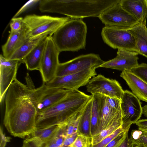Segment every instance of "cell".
Returning a JSON list of instances; mask_svg holds the SVG:
<instances>
[{"label":"cell","mask_w":147,"mask_h":147,"mask_svg":"<svg viewBox=\"0 0 147 147\" xmlns=\"http://www.w3.org/2000/svg\"><path fill=\"white\" fill-rule=\"evenodd\" d=\"M25 84L16 78L5 94L4 125L12 136L21 138L36 128L37 107L39 96L28 74Z\"/></svg>","instance_id":"cell-1"},{"label":"cell","mask_w":147,"mask_h":147,"mask_svg":"<svg viewBox=\"0 0 147 147\" xmlns=\"http://www.w3.org/2000/svg\"><path fill=\"white\" fill-rule=\"evenodd\" d=\"M120 0H41L39 9L42 12L57 13L71 18L98 17Z\"/></svg>","instance_id":"cell-2"},{"label":"cell","mask_w":147,"mask_h":147,"mask_svg":"<svg viewBox=\"0 0 147 147\" xmlns=\"http://www.w3.org/2000/svg\"><path fill=\"white\" fill-rule=\"evenodd\" d=\"M92 97L78 90H71L59 102L38 114L36 128L64 124L82 111Z\"/></svg>","instance_id":"cell-3"},{"label":"cell","mask_w":147,"mask_h":147,"mask_svg":"<svg viewBox=\"0 0 147 147\" xmlns=\"http://www.w3.org/2000/svg\"><path fill=\"white\" fill-rule=\"evenodd\" d=\"M87 27L81 19H71L59 28L52 36L61 52L76 51L85 49Z\"/></svg>","instance_id":"cell-4"},{"label":"cell","mask_w":147,"mask_h":147,"mask_svg":"<svg viewBox=\"0 0 147 147\" xmlns=\"http://www.w3.org/2000/svg\"><path fill=\"white\" fill-rule=\"evenodd\" d=\"M28 38L33 39L41 36H52L61 26L71 19L69 17H54L48 15L31 14L24 18Z\"/></svg>","instance_id":"cell-5"},{"label":"cell","mask_w":147,"mask_h":147,"mask_svg":"<svg viewBox=\"0 0 147 147\" xmlns=\"http://www.w3.org/2000/svg\"><path fill=\"white\" fill-rule=\"evenodd\" d=\"M120 1L105 11L98 17L105 26L128 30L141 23L122 7Z\"/></svg>","instance_id":"cell-6"},{"label":"cell","mask_w":147,"mask_h":147,"mask_svg":"<svg viewBox=\"0 0 147 147\" xmlns=\"http://www.w3.org/2000/svg\"><path fill=\"white\" fill-rule=\"evenodd\" d=\"M101 35L103 42L111 47L139 54L135 37L127 30L105 26L102 29Z\"/></svg>","instance_id":"cell-7"},{"label":"cell","mask_w":147,"mask_h":147,"mask_svg":"<svg viewBox=\"0 0 147 147\" xmlns=\"http://www.w3.org/2000/svg\"><path fill=\"white\" fill-rule=\"evenodd\" d=\"M104 62L98 54L90 53L81 55L67 61L59 63L55 76L61 77L92 68L96 69Z\"/></svg>","instance_id":"cell-8"},{"label":"cell","mask_w":147,"mask_h":147,"mask_svg":"<svg viewBox=\"0 0 147 147\" xmlns=\"http://www.w3.org/2000/svg\"><path fill=\"white\" fill-rule=\"evenodd\" d=\"M121 106L122 114L121 126L124 131H129L131 125L135 124L143 114L141 103L132 92L125 90L121 100Z\"/></svg>","instance_id":"cell-9"},{"label":"cell","mask_w":147,"mask_h":147,"mask_svg":"<svg viewBox=\"0 0 147 147\" xmlns=\"http://www.w3.org/2000/svg\"><path fill=\"white\" fill-rule=\"evenodd\" d=\"M45 48L42 58L39 71L44 83H47L56 76L59 63V56L60 52L55 45L52 36L46 37Z\"/></svg>","instance_id":"cell-10"},{"label":"cell","mask_w":147,"mask_h":147,"mask_svg":"<svg viewBox=\"0 0 147 147\" xmlns=\"http://www.w3.org/2000/svg\"><path fill=\"white\" fill-rule=\"evenodd\" d=\"M86 88L87 92L91 95L100 94L120 100L124 91L117 80L106 78L101 74L92 78Z\"/></svg>","instance_id":"cell-11"},{"label":"cell","mask_w":147,"mask_h":147,"mask_svg":"<svg viewBox=\"0 0 147 147\" xmlns=\"http://www.w3.org/2000/svg\"><path fill=\"white\" fill-rule=\"evenodd\" d=\"M95 68L61 77L55 76L45 83L50 87L58 88L71 90H78L86 85L90 80L97 75Z\"/></svg>","instance_id":"cell-12"},{"label":"cell","mask_w":147,"mask_h":147,"mask_svg":"<svg viewBox=\"0 0 147 147\" xmlns=\"http://www.w3.org/2000/svg\"><path fill=\"white\" fill-rule=\"evenodd\" d=\"M119 120H122L121 100L101 95L99 126L96 135Z\"/></svg>","instance_id":"cell-13"},{"label":"cell","mask_w":147,"mask_h":147,"mask_svg":"<svg viewBox=\"0 0 147 147\" xmlns=\"http://www.w3.org/2000/svg\"><path fill=\"white\" fill-rule=\"evenodd\" d=\"M0 102L4 100L7 91L16 78L17 71L22 63L19 60L0 57Z\"/></svg>","instance_id":"cell-14"},{"label":"cell","mask_w":147,"mask_h":147,"mask_svg":"<svg viewBox=\"0 0 147 147\" xmlns=\"http://www.w3.org/2000/svg\"><path fill=\"white\" fill-rule=\"evenodd\" d=\"M39 88V98L37 107L38 114L59 102L72 90L49 87L44 83Z\"/></svg>","instance_id":"cell-15"},{"label":"cell","mask_w":147,"mask_h":147,"mask_svg":"<svg viewBox=\"0 0 147 147\" xmlns=\"http://www.w3.org/2000/svg\"><path fill=\"white\" fill-rule=\"evenodd\" d=\"M138 54L122 49H118L116 57L104 61L99 67L110 68L121 71H131L138 65Z\"/></svg>","instance_id":"cell-16"},{"label":"cell","mask_w":147,"mask_h":147,"mask_svg":"<svg viewBox=\"0 0 147 147\" xmlns=\"http://www.w3.org/2000/svg\"><path fill=\"white\" fill-rule=\"evenodd\" d=\"M120 76L126 82L132 93L140 100L147 103V83L131 71H122Z\"/></svg>","instance_id":"cell-17"},{"label":"cell","mask_w":147,"mask_h":147,"mask_svg":"<svg viewBox=\"0 0 147 147\" xmlns=\"http://www.w3.org/2000/svg\"><path fill=\"white\" fill-rule=\"evenodd\" d=\"M28 39L27 30L24 24L20 31L16 32H10L7 41L2 47L3 55L7 59H9Z\"/></svg>","instance_id":"cell-18"},{"label":"cell","mask_w":147,"mask_h":147,"mask_svg":"<svg viewBox=\"0 0 147 147\" xmlns=\"http://www.w3.org/2000/svg\"><path fill=\"white\" fill-rule=\"evenodd\" d=\"M120 3L125 10L146 25L147 0H120Z\"/></svg>","instance_id":"cell-19"},{"label":"cell","mask_w":147,"mask_h":147,"mask_svg":"<svg viewBox=\"0 0 147 147\" xmlns=\"http://www.w3.org/2000/svg\"><path fill=\"white\" fill-rule=\"evenodd\" d=\"M46 38L42 40L25 57L24 63L27 69L39 70L40 64L45 48Z\"/></svg>","instance_id":"cell-20"},{"label":"cell","mask_w":147,"mask_h":147,"mask_svg":"<svg viewBox=\"0 0 147 147\" xmlns=\"http://www.w3.org/2000/svg\"><path fill=\"white\" fill-rule=\"evenodd\" d=\"M92 103V98L82 110L77 133V134L82 135L90 138H92L91 131Z\"/></svg>","instance_id":"cell-21"},{"label":"cell","mask_w":147,"mask_h":147,"mask_svg":"<svg viewBox=\"0 0 147 147\" xmlns=\"http://www.w3.org/2000/svg\"><path fill=\"white\" fill-rule=\"evenodd\" d=\"M48 35H45L33 39H28L11 56L9 59H16L24 63L26 56Z\"/></svg>","instance_id":"cell-22"},{"label":"cell","mask_w":147,"mask_h":147,"mask_svg":"<svg viewBox=\"0 0 147 147\" xmlns=\"http://www.w3.org/2000/svg\"><path fill=\"white\" fill-rule=\"evenodd\" d=\"M92 95L91 131L92 138L97 135L99 128L101 95L97 94Z\"/></svg>","instance_id":"cell-23"},{"label":"cell","mask_w":147,"mask_h":147,"mask_svg":"<svg viewBox=\"0 0 147 147\" xmlns=\"http://www.w3.org/2000/svg\"><path fill=\"white\" fill-rule=\"evenodd\" d=\"M60 125H54L43 128H36L30 135V136L38 137L46 144L55 134Z\"/></svg>","instance_id":"cell-24"},{"label":"cell","mask_w":147,"mask_h":147,"mask_svg":"<svg viewBox=\"0 0 147 147\" xmlns=\"http://www.w3.org/2000/svg\"><path fill=\"white\" fill-rule=\"evenodd\" d=\"M82 111L63 124L66 138L77 134Z\"/></svg>","instance_id":"cell-25"},{"label":"cell","mask_w":147,"mask_h":147,"mask_svg":"<svg viewBox=\"0 0 147 147\" xmlns=\"http://www.w3.org/2000/svg\"><path fill=\"white\" fill-rule=\"evenodd\" d=\"M130 138L132 147H147V131L132 130Z\"/></svg>","instance_id":"cell-26"},{"label":"cell","mask_w":147,"mask_h":147,"mask_svg":"<svg viewBox=\"0 0 147 147\" xmlns=\"http://www.w3.org/2000/svg\"><path fill=\"white\" fill-rule=\"evenodd\" d=\"M122 124V120L118 121L111 124L98 134L92 138L91 145L95 144L100 142L121 126Z\"/></svg>","instance_id":"cell-27"},{"label":"cell","mask_w":147,"mask_h":147,"mask_svg":"<svg viewBox=\"0 0 147 147\" xmlns=\"http://www.w3.org/2000/svg\"><path fill=\"white\" fill-rule=\"evenodd\" d=\"M130 33L135 37L136 45L139 51V54L147 58V40L140 35L134 33Z\"/></svg>","instance_id":"cell-28"},{"label":"cell","mask_w":147,"mask_h":147,"mask_svg":"<svg viewBox=\"0 0 147 147\" xmlns=\"http://www.w3.org/2000/svg\"><path fill=\"white\" fill-rule=\"evenodd\" d=\"M92 138L80 134H77L73 143L67 147H90Z\"/></svg>","instance_id":"cell-29"},{"label":"cell","mask_w":147,"mask_h":147,"mask_svg":"<svg viewBox=\"0 0 147 147\" xmlns=\"http://www.w3.org/2000/svg\"><path fill=\"white\" fill-rule=\"evenodd\" d=\"M131 71L147 83V64L142 63L138 64Z\"/></svg>","instance_id":"cell-30"},{"label":"cell","mask_w":147,"mask_h":147,"mask_svg":"<svg viewBox=\"0 0 147 147\" xmlns=\"http://www.w3.org/2000/svg\"><path fill=\"white\" fill-rule=\"evenodd\" d=\"M123 131H124L121 126L98 143L94 145L91 144L90 147H105L111 140Z\"/></svg>","instance_id":"cell-31"},{"label":"cell","mask_w":147,"mask_h":147,"mask_svg":"<svg viewBox=\"0 0 147 147\" xmlns=\"http://www.w3.org/2000/svg\"><path fill=\"white\" fill-rule=\"evenodd\" d=\"M45 145L38 138L29 136L24 141L23 147H45Z\"/></svg>","instance_id":"cell-32"},{"label":"cell","mask_w":147,"mask_h":147,"mask_svg":"<svg viewBox=\"0 0 147 147\" xmlns=\"http://www.w3.org/2000/svg\"><path fill=\"white\" fill-rule=\"evenodd\" d=\"M24 25L23 18L21 17L13 18L10 24L11 32H16L20 31Z\"/></svg>","instance_id":"cell-33"},{"label":"cell","mask_w":147,"mask_h":147,"mask_svg":"<svg viewBox=\"0 0 147 147\" xmlns=\"http://www.w3.org/2000/svg\"><path fill=\"white\" fill-rule=\"evenodd\" d=\"M127 30L130 33L140 35L147 40V28L146 25L141 23Z\"/></svg>","instance_id":"cell-34"},{"label":"cell","mask_w":147,"mask_h":147,"mask_svg":"<svg viewBox=\"0 0 147 147\" xmlns=\"http://www.w3.org/2000/svg\"><path fill=\"white\" fill-rule=\"evenodd\" d=\"M127 131H123L112 140L105 147H118L124 139Z\"/></svg>","instance_id":"cell-35"},{"label":"cell","mask_w":147,"mask_h":147,"mask_svg":"<svg viewBox=\"0 0 147 147\" xmlns=\"http://www.w3.org/2000/svg\"><path fill=\"white\" fill-rule=\"evenodd\" d=\"M40 0H30L25 4L16 13L13 18H16L22 13L34 6L38 3H39Z\"/></svg>","instance_id":"cell-36"},{"label":"cell","mask_w":147,"mask_h":147,"mask_svg":"<svg viewBox=\"0 0 147 147\" xmlns=\"http://www.w3.org/2000/svg\"><path fill=\"white\" fill-rule=\"evenodd\" d=\"M127 132L125 136L118 147H132V142L130 138H129L128 133Z\"/></svg>","instance_id":"cell-37"},{"label":"cell","mask_w":147,"mask_h":147,"mask_svg":"<svg viewBox=\"0 0 147 147\" xmlns=\"http://www.w3.org/2000/svg\"><path fill=\"white\" fill-rule=\"evenodd\" d=\"M135 124L139 130L147 131V119H140Z\"/></svg>","instance_id":"cell-38"},{"label":"cell","mask_w":147,"mask_h":147,"mask_svg":"<svg viewBox=\"0 0 147 147\" xmlns=\"http://www.w3.org/2000/svg\"><path fill=\"white\" fill-rule=\"evenodd\" d=\"M77 136V134H76L71 136L65 138L61 147H67L70 145L74 142Z\"/></svg>","instance_id":"cell-39"},{"label":"cell","mask_w":147,"mask_h":147,"mask_svg":"<svg viewBox=\"0 0 147 147\" xmlns=\"http://www.w3.org/2000/svg\"><path fill=\"white\" fill-rule=\"evenodd\" d=\"M143 114L147 118V104L142 107Z\"/></svg>","instance_id":"cell-40"}]
</instances>
